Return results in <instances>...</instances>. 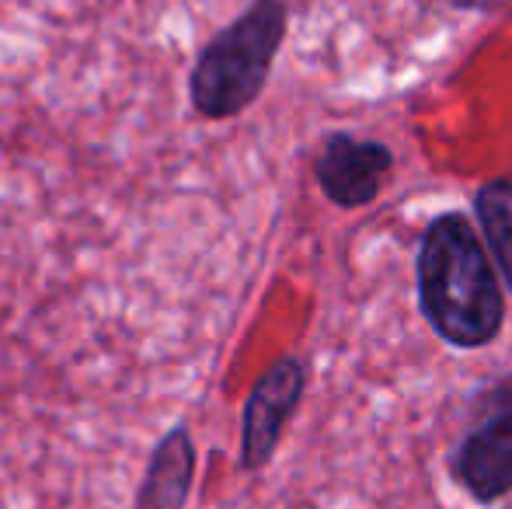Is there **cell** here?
I'll return each instance as SVG.
<instances>
[{"label":"cell","instance_id":"cell-1","mask_svg":"<svg viewBox=\"0 0 512 509\" xmlns=\"http://www.w3.org/2000/svg\"><path fill=\"white\" fill-rule=\"evenodd\" d=\"M418 304L443 342L457 349L492 346L506 321L499 279L478 231L464 213H439L418 248Z\"/></svg>","mask_w":512,"mask_h":509},{"label":"cell","instance_id":"cell-2","mask_svg":"<svg viewBox=\"0 0 512 509\" xmlns=\"http://www.w3.org/2000/svg\"><path fill=\"white\" fill-rule=\"evenodd\" d=\"M290 32L286 0H251L216 28L189 67V105L206 123H227L262 98Z\"/></svg>","mask_w":512,"mask_h":509},{"label":"cell","instance_id":"cell-3","mask_svg":"<svg viewBox=\"0 0 512 509\" xmlns=\"http://www.w3.org/2000/svg\"><path fill=\"white\" fill-rule=\"evenodd\" d=\"M307 391V367L300 356H279L248 391L241 415V468L258 471L276 457L290 419Z\"/></svg>","mask_w":512,"mask_h":509},{"label":"cell","instance_id":"cell-4","mask_svg":"<svg viewBox=\"0 0 512 509\" xmlns=\"http://www.w3.org/2000/svg\"><path fill=\"white\" fill-rule=\"evenodd\" d=\"M394 154L387 143L363 140L352 133L324 136L321 150L314 157V178L321 185L324 199L342 210L370 206L380 196V185L391 175Z\"/></svg>","mask_w":512,"mask_h":509},{"label":"cell","instance_id":"cell-5","mask_svg":"<svg viewBox=\"0 0 512 509\" xmlns=\"http://www.w3.org/2000/svg\"><path fill=\"white\" fill-rule=\"evenodd\" d=\"M453 478L481 506L512 496V401H495L464 436L453 457Z\"/></svg>","mask_w":512,"mask_h":509},{"label":"cell","instance_id":"cell-6","mask_svg":"<svg viewBox=\"0 0 512 509\" xmlns=\"http://www.w3.org/2000/svg\"><path fill=\"white\" fill-rule=\"evenodd\" d=\"M196 440L189 426H175L150 450L143 478L136 485L133 509H185L196 485Z\"/></svg>","mask_w":512,"mask_h":509},{"label":"cell","instance_id":"cell-7","mask_svg":"<svg viewBox=\"0 0 512 509\" xmlns=\"http://www.w3.org/2000/svg\"><path fill=\"white\" fill-rule=\"evenodd\" d=\"M474 213L512 290V178H492L474 192Z\"/></svg>","mask_w":512,"mask_h":509},{"label":"cell","instance_id":"cell-8","mask_svg":"<svg viewBox=\"0 0 512 509\" xmlns=\"http://www.w3.org/2000/svg\"><path fill=\"white\" fill-rule=\"evenodd\" d=\"M446 4L453 7H464V11H488L492 4H499V0H446Z\"/></svg>","mask_w":512,"mask_h":509}]
</instances>
